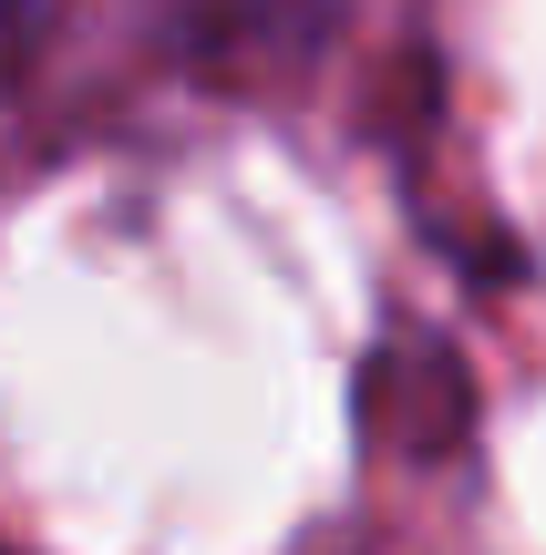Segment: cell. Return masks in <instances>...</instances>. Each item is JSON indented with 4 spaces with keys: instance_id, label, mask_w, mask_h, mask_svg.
I'll return each instance as SVG.
<instances>
[{
    "instance_id": "6da1fadb",
    "label": "cell",
    "mask_w": 546,
    "mask_h": 555,
    "mask_svg": "<svg viewBox=\"0 0 546 555\" xmlns=\"http://www.w3.org/2000/svg\"><path fill=\"white\" fill-rule=\"evenodd\" d=\"M41 31H52V0H0V82L41 52Z\"/></svg>"
}]
</instances>
